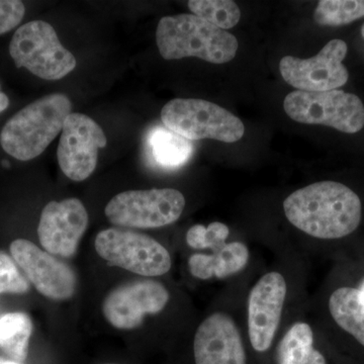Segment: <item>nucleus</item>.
Listing matches in <instances>:
<instances>
[{
	"label": "nucleus",
	"mask_w": 364,
	"mask_h": 364,
	"mask_svg": "<svg viewBox=\"0 0 364 364\" xmlns=\"http://www.w3.org/2000/svg\"><path fill=\"white\" fill-rule=\"evenodd\" d=\"M156 41L160 54L166 60L196 57L210 63L224 64L233 60L238 51L236 37L195 14L161 18Z\"/></svg>",
	"instance_id": "3"
},
{
	"label": "nucleus",
	"mask_w": 364,
	"mask_h": 364,
	"mask_svg": "<svg viewBox=\"0 0 364 364\" xmlns=\"http://www.w3.org/2000/svg\"><path fill=\"white\" fill-rule=\"evenodd\" d=\"M95 244L102 259L142 277H161L171 268L168 250L148 235L109 228L97 234Z\"/></svg>",
	"instance_id": "7"
},
{
	"label": "nucleus",
	"mask_w": 364,
	"mask_h": 364,
	"mask_svg": "<svg viewBox=\"0 0 364 364\" xmlns=\"http://www.w3.org/2000/svg\"><path fill=\"white\" fill-rule=\"evenodd\" d=\"M169 299V291L160 282L136 280L107 294L102 312L107 322L117 329H135L142 324L145 316L161 313Z\"/></svg>",
	"instance_id": "12"
},
{
	"label": "nucleus",
	"mask_w": 364,
	"mask_h": 364,
	"mask_svg": "<svg viewBox=\"0 0 364 364\" xmlns=\"http://www.w3.org/2000/svg\"><path fill=\"white\" fill-rule=\"evenodd\" d=\"M361 35H363L364 39V25L363 26V28H361Z\"/></svg>",
	"instance_id": "29"
},
{
	"label": "nucleus",
	"mask_w": 364,
	"mask_h": 364,
	"mask_svg": "<svg viewBox=\"0 0 364 364\" xmlns=\"http://www.w3.org/2000/svg\"><path fill=\"white\" fill-rule=\"evenodd\" d=\"M30 289L13 258L0 251V294H25Z\"/></svg>",
	"instance_id": "24"
},
{
	"label": "nucleus",
	"mask_w": 364,
	"mask_h": 364,
	"mask_svg": "<svg viewBox=\"0 0 364 364\" xmlns=\"http://www.w3.org/2000/svg\"><path fill=\"white\" fill-rule=\"evenodd\" d=\"M25 14V4L20 0H0V35L20 25Z\"/></svg>",
	"instance_id": "25"
},
{
	"label": "nucleus",
	"mask_w": 364,
	"mask_h": 364,
	"mask_svg": "<svg viewBox=\"0 0 364 364\" xmlns=\"http://www.w3.org/2000/svg\"><path fill=\"white\" fill-rule=\"evenodd\" d=\"M9 54L18 68L45 80H59L75 69V57L60 42L56 31L44 21L20 26L9 44Z\"/></svg>",
	"instance_id": "4"
},
{
	"label": "nucleus",
	"mask_w": 364,
	"mask_h": 364,
	"mask_svg": "<svg viewBox=\"0 0 364 364\" xmlns=\"http://www.w3.org/2000/svg\"><path fill=\"white\" fill-rule=\"evenodd\" d=\"M188 4L193 14L224 31L240 21V9L230 0H191Z\"/></svg>",
	"instance_id": "21"
},
{
	"label": "nucleus",
	"mask_w": 364,
	"mask_h": 364,
	"mask_svg": "<svg viewBox=\"0 0 364 364\" xmlns=\"http://www.w3.org/2000/svg\"><path fill=\"white\" fill-rule=\"evenodd\" d=\"M364 16V0H322L314 13L321 26H342Z\"/></svg>",
	"instance_id": "22"
},
{
	"label": "nucleus",
	"mask_w": 364,
	"mask_h": 364,
	"mask_svg": "<svg viewBox=\"0 0 364 364\" xmlns=\"http://www.w3.org/2000/svg\"><path fill=\"white\" fill-rule=\"evenodd\" d=\"M146 152L151 161L165 169L178 168L188 161L193 145L166 127L156 126L146 136Z\"/></svg>",
	"instance_id": "17"
},
{
	"label": "nucleus",
	"mask_w": 364,
	"mask_h": 364,
	"mask_svg": "<svg viewBox=\"0 0 364 364\" xmlns=\"http://www.w3.org/2000/svg\"><path fill=\"white\" fill-rule=\"evenodd\" d=\"M193 356L196 364H247L240 329L229 314L213 313L200 323Z\"/></svg>",
	"instance_id": "15"
},
{
	"label": "nucleus",
	"mask_w": 364,
	"mask_h": 364,
	"mask_svg": "<svg viewBox=\"0 0 364 364\" xmlns=\"http://www.w3.org/2000/svg\"><path fill=\"white\" fill-rule=\"evenodd\" d=\"M359 294H360V298L363 299L364 304V279L363 282H361L360 287H358Z\"/></svg>",
	"instance_id": "27"
},
{
	"label": "nucleus",
	"mask_w": 364,
	"mask_h": 364,
	"mask_svg": "<svg viewBox=\"0 0 364 364\" xmlns=\"http://www.w3.org/2000/svg\"><path fill=\"white\" fill-rule=\"evenodd\" d=\"M346 54V43L332 40L313 58L284 57L279 63L280 74L287 83L301 91L335 90L348 81V70L342 63Z\"/></svg>",
	"instance_id": "11"
},
{
	"label": "nucleus",
	"mask_w": 364,
	"mask_h": 364,
	"mask_svg": "<svg viewBox=\"0 0 364 364\" xmlns=\"http://www.w3.org/2000/svg\"><path fill=\"white\" fill-rule=\"evenodd\" d=\"M0 364H21L16 361L6 360V359L0 358Z\"/></svg>",
	"instance_id": "28"
},
{
	"label": "nucleus",
	"mask_w": 364,
	"mask_h": 364,
	"mask_svg": "<svg viewBox=\"0 0 364 364\" xmlns=\"http://www.w3.org/2000/svg\"><path fill=\"white\" fill-rule=\"evenodd\" d=\"M105 364H116V363H105Z\"/></svg>",
	"instance_id": "30"
},
{
	"label": "nucleus",
	"mask_w": 364,
	"mask_h": 364,
	"mask_svg": "<svg viewBox=\"0 0 364 364\" xmlns=\"http://www.w3.org/2000/svg\"><path fill=\"white\" fill-rule=\"evenodd\" d=\"M71 111L70 100L62 93L46 95L26 105L2 128V149L20 161L35 159L62 132L64 121Z\"/></svg>",
	"instance_id": "2"
},
{
	"label": "nucleus",
	"mask_w": 364,
	"mask_h": 364,
	"mask_svg": "<svg viewBox=\"0 0 364 364\" xmlns=\"http://www.w3.org/2000/svg\"><path fill=\"white\" fill-rule=\"evenodd\" d=\"M287 296L286 277L279 272L264 273L251 289L247 301V332L251 346L264 353L279 331Z\"/></svg>",
	"instance_id": "9"
},
{
	"label": "nucleus",
	"mask_w": 364,
	"mask_h": 364,
	"mask_svg": "<svg viewBox=\"0 0 364 364\" xmlns=\"http://www.w3.org/2000/svg\"><path fill=\"white\" fill-rule=\"evenodd\" d=\"M186 208V198L173 188L128 191L112 198L105 213L109 221L121 228L151 229L173 224Z\"/></svg>",
	"instance_id": "8"
},
{
	"label": "nucleus",
	"mask_w": 364,
	"mask_h": 364,
	"mask_svg": "<svg viewBox=\"0 0 364 364\" xmlns=\"http://www.w3.org/2000/svg\"><path fill=\"white\" fill-rule=\"evenodd\" d=\"M33 332L30 317L25 313H9L0 318V349L16 363L28 356V342Z\"/></svg>",
	"instance_id": "20"
},
{
	"label": "nucleus",
	"mask_w": 364,
	"mask_h": 364,
	"mask_svg": "<svg viewBox=\"0 0 364 364\" xmlns=\"http://www.w3.org/2000/svg\"><path fill=\"white\" fill-rule=\"evenodd\" d=\"M11 253L26 277L46 298L64 301L75 293L76 277L73 270L33 242L26 239L14 240L11 244Z\"/></svg>",
	"instance_id": "13"
},
{
	"label": "nucleus",
	"mask_w": 364,
	"mask_h": 364,
	"mask_svg": "<svg viewBox=\"0 0 364 364\" xmlns=\"http://www.w3.org/2000/svg\"><path fill=\"white\" fill-rule=\"evenodd\" d=\"M328 308L334 322L364 347V304L358 289L342 287L335 289Z\"/></svg>",
	"instance_id": "19"
},
{
	"label": "nucleus",
	"mask_w": 364,
	"mask_h": 364,
	"mask_svg": "<svg viewBox=\"0 0 364 364\" xmlns=\"http://www.w3.org/2000/svg\"><path fill=\"white\" fill-rule=\"evenodd\" d=\"M230 230L226 224L214 222L208 227L195 225L186 233V243L196 250L215 251L227 243Z\"/></svg>",
	"instance_id": "23"
},
{
	"label": "nucleus",
	"mask_w": 364,
	"mask_h": 364,
	"mask_svg": "<svg viewBox=\"0 0 364 364\" xmlns=\"http://www.w3.org/2000/svg\"><path fill=\"white\" fill-rule=\"evenodd\" d=\"M250 250L243 242H227L212 253H196L189 257L188 268L196 279H224L247 267Z\"/></svg>",
	"instance_id": "16"
},
{
	"label": "nucleus",
	"mask_w": 364,
	"mask_h": 364,
	"mask_svg": "<svg viewBox=\"0 0 364 364\" xmlns=\"http://www.w3.org/2000/svg\"><path fill=\"white\" fill-rule=\"evenodd\" d=\"M277 364H327L315 347V335L306 322L294 323L277 347Z\"/></svg>",
	"instance_id": "18"
},
{
	"label": "nucleus",
	"mask_w": 364,
	"mask_h": 364,
	"mask_svg": "<svg viewBox=\"0 0 364 364\" xmlns=\"http://www.w3.org/2000/svg\"><path fill=\"white\" fill-rule=\"evenodd\" d=\"M87 210L78 198L52 200L41 214L38 236L42 247L52 255L72 257L88 227Z\"/></svg>",
	"instance_id": "14"
},
{
	"label": "nucleus",
	"mask_w": 364,
	"mask_h": 364,
	"mask_svg": "<svg viewBox=\"0 0 364 364\" xmlns=\"http://www.w3.org/2000/svg\"><path fill=\"white\" fill-rule=\"evenodd\" d=\"M107 143L105 132L97 122L71 112L64 121L57 150L60 168L71 181H85L97 168L98 150Z\"/></svg>",
	"instance_id": "10"
},
{
	"label": "nucleus",
	"mask_w": 364,
	"mask_h": 364,
	"mask_svg": "<svg viewBox=\"0 0 364 364\" xmlns=\"http://www.w3.org/2000/svg\"><path fill=\"white\" fill-rule=\"evenodd\" d=\"M9 105V100L6 93L0 91V112L6 111Z\"/></svg>",
	"instance_id": "26"
},
{
	"label": "nucleus",
	"mask_w": 364,
	"mask_h": 364,
	"mask_svg": "<svg viewBox=\"0 0 364 364\" xmlns=\"http://www.w3.org/2000/svg\"><path fill=\"white\" fill-rule=\"evenodd\" d=\"M284 109L298 123L322 124L346 134L358 133L364 127L360 98L342 90L293 91L284 98Z\"/></svg>",
	"instance_id": "6"
},
{
	"label": "nucleus",
	"mask_w": 364,
	"mask_h": 364,
	"mask_svg": "<svg viewBox=\"0 0 364 364\" xmlns=\"http://www.w3.org/2000/svg\"><path fill=\"white\" fill-rule=\"evenodd\" d=\"M287 219L299 231L321 240L344 238L363 215L359 196L336 181H320L294 191L284 202Z\"/></svg>",
	"instance_id": "1"
},
{
	"label": "nucleus",
	"mask_w": 364,
	"mask_h": 364,
	"mask_svg": "<svg viewBox=\"0 0 364 364\" xmlns=\"http://www.w3.org/2000/svg\"><path fill=\"white\" fill-rule=\"evenodd\" d=\"M161 119L167 129L189 141L214 139L234 143L240 140L245 132L239 117L203 100H170L163 107Z\"/></svg>",
	"instance_id": "5"
}]
</instances>
